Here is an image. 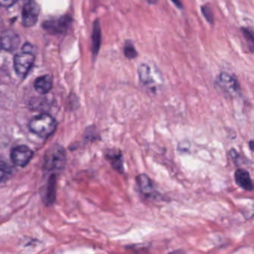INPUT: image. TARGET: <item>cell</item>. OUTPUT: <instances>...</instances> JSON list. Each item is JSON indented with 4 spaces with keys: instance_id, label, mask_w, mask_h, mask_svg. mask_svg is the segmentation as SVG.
<instances>
[{
    "instance_id": "44dd1931",
    "label": "cell",
    "mask_w": 254,
    "mask_h": 254,
    "mask_svg": "<svg viewBox=\"0 0 254 254\" xmlns=\"http://www.w3.org/2000/svg\"><path fill=\"white\" fill-rule=\"evenodd\" d=\"M146 1L148 3L151 4V5H154V4L157 2V0H146Z\"/></svg>"
},
{
    "instance_id": "7c38bea8",
    "label": "cell",
    "mask_w": 254,
    "mask_h": 254,
    "mask_svg": "<svg viewBox=\"0 0 254 254\" xmlns=\"http://www.w3.org/2000/svg\"><path fill=\"white\" fill-rule=\"evenodd\" d=\"M235 181L241 188L246 191H251L254 190V184L249 172L246 169H239L235 172Z\"/></svg>"
},
{
    "instance_id": "7402d4cb",
    "label": "cell",
    "mask_w": 254,
    "mask_h": 254,
    "mask_svg": "<svg viewBox=\"0 0 254 254\" xmlns=\"http://www.w3.org/2000/svg\"><path fill=\"white\" fill-rule=\"evenodd\" d=\"M253 140H251V142H250V148H251V150L253 149Z\"/></svg>"
},
{
    "instance_id": "52a82bcc",
    "label": "cell",
    "mask_w": 254,
    "mask_h": 254,
    "mask_svg": "<svg viewBox=\"0 0 254 254\" xmlns=\"http://www.w3.org/2000/svg\"><path fill=\"white\" fill-rule=\"evenodd\" d=\"M152 72V69L146 64H142L138 68V75L141 84L148 90L155 92L159 88L160 84L156 81Z\"/></svg>"
},
{
    "instance_id": "8992f818",
    "label": "cell",
    "mask_w": 254,
    "mask_h": 254,
    "mask_svg": "<svg viewBox=\"0 0 254 254\" xmlns=\"http://www.w3.org/2000/svg\"><path fill=\"white\" fill-rule=\"evenodd\" d=\"M34 152L26 145H18L12 148L11 158L16 166L24 167L33 157Z\"/></svg>"
},
{
    "instance_id": "ffe728a7",
    "label": "cell",
    "mask_w": 254,
    "mask_h": 254,
    "mask_svg": "<svg viewBox=\"0 0 254 254\" xmlns=\"http://www.w3.org/2000/svg\"><path fill=\"white\" fill-rule=\"evenodd\" d=\"M174 4H175V6L178 8H183V4L181 3V0H171Z\"/></svg>"
},
{
    "instance_id": "e0dca14e",
    "label": "cell",
    "mask_w": 254,
    "mask_h": 254,
    "mask_svg": "<svg viewBox=\"0 0 254 254\" xmlns=\"http://www.w3.org/2000/svg\"><path fill=\"white\" fill-rule=\"evenodd\" d=\"M11 168L5 162L0 160V182H2L11 173Z\"/></svg>"
},
{
    "instance_id": "5bb4252c",
    "label": "cell",
    "mask_w": 254,
    "mask_h": 254,
    "mask_svg": "<svg viewBox=\"0 0 254 254\" xmlns=\"http://www.w3.org/2000/svg\"><path fill=\"white\" fill-rule=\"evenodd\" d=\"M102 43V32H101L100 23L96 20L93 24V35H92V51L94 56H97L100 50Z\"/></svg>"
},
{
    "instance_id": "8fae6325",
    "label": "cell",
    "mask_w": 254,
    "mask_h": 254,
    "mask_svg": "<svg viewBox=\"0 0 254 254\" xmlns=\"http://www.w3.org/2000/svg\"><path fill=\"white\" fill-rule=\"evenodd\" d=\"M105 157L112 167L120 173L124 172V160L123 153L119 149H110L105 153Z\"/></svg>"
},
{
    "instance_id": "ac0fdd59",
    "label": "cell",
    "mask_w": 254,
    "mask_h": 254,
    "mask_svg": "<svg viewBox=\"0 0 254 254\" xmlns=\"http://www.w3.org/2000/svg\"><path fill=\"white\" fill-rule=\"evenodd\" d=\"M201 11L206 21H207L209 24L213 25L214 15L210 7L208 6V5H203V6H201Z\"/></svg>"
},
{
    "instance_id": "ba28073f",
    "label": "cell",
    "mask_w": 254,
    "mask_h": 254,
    "mask_svg": "<svg viewBox=\"0 0 254 254\" xmlns=\"http://www.w3.org/2000/svg\"><path fill=\"white\" fill-rule=\"evenodd\" d=\"M136 181L141 194L148 198H155L158 196V192L154 188V184L148 175L141 174L136 177Z\"/></svg>"
},
{
    "instance_id": "4fadbf2b",
    "label": "cell",
    "mask_w": 254,
    "mask_h": 254,
    "mask_svg": "<svg viewBox=\"0 0 254 254\" xmlns=\"http://www.w3.org/2000/svg\"><path fill=\"white\" fill-rule=\"evenodd\" d=\"M53 78L50 75H46L39 77L35 80L34 87L35 90L41 94H47L53 88Z\"/></svg>"
},
{
    "instance_id": "9c48e42d",
    "label": "cell",
    "mask_w": 254,
    "mask_h": 254,
    "mask_svg": "<svg viewBox=\"0 0 254 254\" xmlns=\"http://www.w3.org/2000/svg\"><path fill=\"white\" fill-rule=\"evenodd\" d=\"M20 42V37L13 31H5L0 37V47L5 51H15Z\"/></svg>"
},
{
    "instance_id": "7a4b0ae2",
    "label": "cell",
    "mask_w": 254,
    "mask_h": 254,
    "mask_svg": "<svg viewBox=\"0 0 254 254\" xmlns=\"http://www.w3.org/2000/svg\"><path fill=\"white\" fill-rule=\"evenodd\" d=\"M35 56L32 53V46L28 44L23 47V51L14 56V69L20 78H24L29 73L35 62Z\"/></svg>"
},
{
    "instance_id": "6da1fadb",
    "label": "cell",
    "mask_w": 254,
    "mask_h": 254,
    "mask_svg": "<svg viewBox=\"0 0 254 254\" xmlns=\"http://www.w3.org/2000/svg\"><path fill=\"white\" fill-rule=\"evenodd\" d=\"M29 126L32 133L40 137L48 138L56 130V121L50 114H41L32 118Z\"/></svg>"
},
{
    "instance_id": "277c9868",
    "label": "cell",
    "mask_w": 254,
    "mask_h": 254,
    "mask_svg": "<svg viewBox=\"0 0 254 254\" xmlns=\"http://www.w3.org/2000/svg\"><path fill=\"white\" fill-rule=\"evenodd\" d=\"M66 154L62 146H53L46 153L44 167L48 170H59L64 166Z\"/></svg>"
},
{
    "instance_id": "2e32d148",
    "label": "cell",
    "mask_w": 254,
    "mask_h": 254,
    "mask_svg": "<svg viewBox=\"0 0 254 254\" xmlns=\"http://www.w3.org/2000/svg\"><path fill=\"white\" fill-rule=\"evenodd\" d=\"M242 32L243 33L244 38L248 44V47L251 50V53H254V38L253 32L250 31L249 29H245V28H242Z\"/></svg>"
},
{
    "instance_id": "5b68a950",
    "label": "cell",
    "mask_w": 254,
    "mask_h": 254,
    "mask_svg": "<svg viewBox=\"0 0 254 254\" xmlns=\"http://www.w3.org/2000/svg\"><path fill=\"white\" fill-rule=\"evenodd\" d=\"M40 6L35 0H27L22 11V23L26 27L35 26L40 14Z\"/></svg>"
},
{
    "instance_id": "3957f363",
    "label": "cell",
    "mask_w": 254,
    "mask_h": 254,
    "mask_svg": "<svg viewBox=\"0 0 254 254\" xmlns=\"http://www.w3.org/2000/svg\"><path fill=\"white\" fill-rule=\"evenodd\" d=\"M215 85L226 96L236 97L240 92L237 79L227 72H221L215 80Z\"/></svg>"
},
{
    "instance_id": "d6986e66",
    "label": "cell",
    "mask_w": 254,
    "mask_h": 254,
    "mask_svg": "<svg viewBox=\"0 0 254 254\" xmlns=\"http://www.w3.org/2000/svg\"><path fill=\"white\" fill-rule=\"evenodd\" d=\"M17 0H0V6L8 8L14 5Z\"/></svg>"
},
{
    "instance_id": "30bf717a",
    "label": "cell",
    "mask_w": 254,
    "mask_h": 254,
    "mask_svg": "<svg viewBox=\"0 0 254 254\" xmlns=\"http://www.w3.org/2000/svg\"><path fill=\"white\" fill-rule=\"evenodd\" d=\"M70 23L71 20L69 17H64L59 18V20H52L50 21L48 20L44 23V26L48 32L54 34H62L67 30Z\"/></svg>"
},
{
    "instance_id": "9a60e30c",
    "label": "cell",
    "mask_w": 254,
    "mask_h": 254,
    "mask_svg": "<svg viewBox=\"0 0 254 254\" xmlns=\"http://www.w3.org/2000/svg\"><path fill=\"white\" fill-rule=\"evenodd\" d=\"M123 52H124L125 56L129 60L134 59L138 56L137 51H136L131 41H127L126 43Z\"/></svg>"
}]
</instances>
